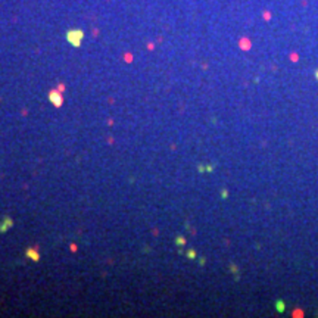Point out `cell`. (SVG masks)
I'll return each instance as SVG.
<instances>
[{"label":"cell","instance_id":"1","mask_svg":"<svg viewBox=\"0 0 318 318\" xmlns=\"http://www.w3.org/2000/svg\"><path fill=\"white\" fill-rule=\"evenodd\" d=\"M82 37H84V32H82L81 30H71V31L66 32V40H68L72 46H80Z\"/></svg>","mask_w":318,"mask_h":318},{"label":"cell","instance_id":"2","mask_svg":"<svg viewBox=\"0 0 318 318\" xmlns=\"http://www.w3.org/2000/svg\"><path fill=\"white\" fill-rule=\"evenodd\" d=\"M50 100H52V103L55 106H60L62 105V97H60V94L58 91H52V93H50Z\"/></svg>","mask_w":318,"mask_h":318},{"label":"cell","instance_id":"3","mask_svg":"<svg viewBox=\"0 0 318 318\" xmlns=\"http://www.w3.org/2000/svg\"><path fill=\"white\" fill-rule=\"evenodd\" d=\"M12 224H13V223H12V220L6 216V218L3 220V223L0 224V233H5V231H6L9 227H12Z\"/></svg>","mask_w":318,"mask_h":318},{"label":"cell","instance_id":"4","mask_svg":"<svg viewBox=\"0 0 318 318\" xmlns=\"http://www.w3.org/2000/svg\"><path fill=\"white\" fill-rule=\"evenodd\" d=\"M27 256H28V258H32L34 261H38V259H40V256L37 255V252H36V250H32V249H28V250H27Z\"/></svg>","mask_w":318,"mask_h":318},{"label":"cell","instance_id":"5","mask_svg":"<svg viewBox=\"0 0 318 318\" xmlns=\"http://www.w3.org/2000/svg\"><path fill=\"white\" fill-rule=\"evenodd\" d=\"M317 75H318V72H317Z\"/></svg>","mask_w":318,"mask_h":318}]
</instances>
